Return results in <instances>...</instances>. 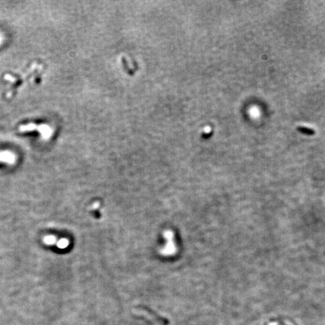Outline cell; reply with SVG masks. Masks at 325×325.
I'll use <instances>...</instances> for the list:
<instances>
[{
  "label": "cell",
  "mask_w": 325,
  "mask_h": 325,
  "mask_svg": "<svg viewBox=\"0 0 325 325\" xmlns=\"http://www.w3.org/2000/svg\"><path fill=\"white\" fill-rule=\"evenodd\" d=\"M14 157L10 153H2L0 154V161H4L9 164H13L14 162Z\"/></svg>",
  "instance_id": "6da1fadb"
},
{
  "label": "cell",
  "mask_w": 325,
  "mask_h": 325,
  "mask_svg": "<svg viewBox=\"0 0 325 325\" xmlns=\"http://www.w3.org/2000/svg\"><path fill=\"white\" fill-rule=\"evenodd\" d=\"M43 242L47 245H52L56 243V238L54 236L52 235L46 236H44V239H43Z\"/></svg>",
  "instance_id": "7a4b0ae2"
},
{
  "label": "cell",
  "mask_w": 325,
  "mask_h": 325,
  "mask_svg": "<svg viewBox=\"0 0 325 325\" xmlns=\"http://www.w3.org/2000/svg\"><path fill=\"white\" fill-rule=\"evenodd\" d=\"M69 245V241L67 239L63 238L61 239L58 240L56 242V246L60 249H66L67 247Z\"/></svg>",
  "instance_id": "3957f363"
}]
</instances>
